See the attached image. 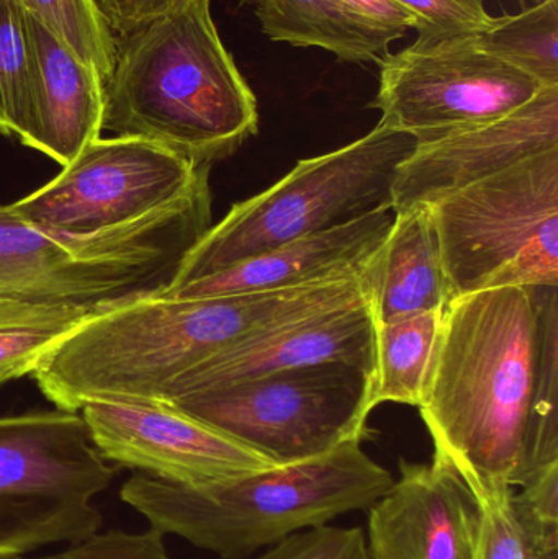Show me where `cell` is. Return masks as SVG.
Listing matches in <instances>:
<instances>
[{
  "label": "cell",
  "mask_w": 558,
  "mask_h": 559,
  "mask_svg": "<svg viewBox=\"0 0 558 559\" xmlns=\"http://www.w3.org/2000/svg\"><path fill=\"white\" fill-rule=\"evenodd\" d=\"M558 286H503L452 299L418 409L432 460L478 501L530 481L531 409Z\"/></svg>",
  "instance_id": "6da1fadb"
},
{
  "label": "cell",
  "mask_w": 558,
  "mask_h": 559,
  "mask_svg": "<svg viewBox=\"0 0 558 559\" xmlns=\"http://www.w3.org/2000/svg\"><path fill=\"white\" fill-rule=\"evenodd\" d=\"M366 298L364 277L199 299L143 296L87 316L39 358L32 374L68 413L92 401L161 403L177 378L218 352Z\"/></svg>",
  "instance_id": "7a4b0ae2"
},
{
  "label": "cell",
  "mask_w": 558,
  "mask_h": 559,
  "mask_svg": "<svg viewBox=\"0 0 558 559\" xmlns=\"http://www.w3.org/2000/svg\"><path fill=\"white\" fill-rule=\"evenodd\" d=\"M212 0L117 35L102 131L173 151L197 167L231 156L259 130L258 98L223 45Z\"/></svg>",
  "instance_id": "3957f363"
},
{
  "label": "cell",
  "mask_w": 558,
  "mask_h": 559,
  "mask_svg": "<svg viewBox=\"0 0 558 559\" xmlns=\"http://www.w3.org/2000/svg\"><path fill=\"white\" fill-rule=\"evenodd\" d=\"M392 475L349 442L290 466L186 488L136 473L120 498L150 527L225 559H245L297 532L323 527L347 512L370 509Z\"/></svg>",
  "instance_id": "277c9868"
},
{
  "label": "cell",
  "mask_w": 558,
  "mask_h": 559,
  "mask_svg": "<svg viewBox=\"0 0 558 559\" xmlns=\"http://www.w3.org/2000/svg\"><path fill=\"white\" fill-rule=\"evenodd\" d=\"M209 225V182L163 212L87 238L49 235L0 206V299L94 314L157 295Z\"/></svg>",
  "instance_id": "5b68a950"
},
{
  "label": "cell",
  "mask_w": 558,
  "mask_h": 559,
  "mask_svg": "<svg viewBox=\"0 0 558 559\" xmlns=\"http://www.w3.org/2000/svg\"><path fill=\"white\" fill-rule=\"evenodd\" d=\"M416 140L379 123L366 136L323 156L304 159L277 183L206 229L180 262L167 288L226 271L295 239L340 228L393 210L396 170Z\"/></svg>",
  "instance_id": "8992f818"
},
{
  "label": "cell",
  "mask_w": 558,
  "mask_h": 559,
  "mask_svg": "<svg viewBox=\"0 0 558 559\" xmlns=\"http://www.w3.org/2000/svg\"><path fill=\"white\" fill-rule=\"evenodd\" d=\"M428 209L451 301L503 286H558V147Z\"/></svg>",
  "instance_id": "52a82bcc"
},
{
  "label": "cell",
  "mask_w": 558,
  "mask_h": 559,
  "mask_svg": "<svg viewBox=\"0 0 558 559\" xmlns=\"http://www.w3.org/2000/svg\"><path fill=\"white\" fill-rule=\"evenodd\" d=\"M114 478L78 413L0 417V559L100 532L95 498Z\"/></svg>",
  "instance_id": "ba28073f"
},
{
  "label": "cell",
  "mask_w": 558,
  "mask_h": 559,
  "mask_svg": "<svg viewBox=\"0 0 558 559\" xmlns=\"http://www.w3.org/2000/svg\"><path fill=\"white\" fill-rule=\"evenodd\" d=\"M373 377L347 364L274 371L174 401L173 406L261 453L275 466L363 442Z\"/></svg>",
  "instance_id": "9c48e42d"
},
{
  "label": "cell",
  "mask_w": 558,
  "mask_h": 559,
  "mask_svg": "<svg viewBox=\"0 0 558 559\" xmlns=\"http://www.w3.org/2000/svg\"><path fill=\"white\" fill-rule=\"evenodd\" d=\"M209 169L150 141L98 138L10 209L49 235L87 238L182 202L209 182Z\"/></svg>",
  "instance_id": "30bf717a"
},
{
  "label": "cell",
  "mask_w": 558,
  "mask_h": 559,
  "mask_svg": "<svg viewBox=\"0 0 558 559\" xmlns=\"http://www.w3.org/2000/svg\"><path fill=\"white\" fill-rule=\"evenodd\" d=\"M543 85L485 52L475 36L419 41L380 62L372 107L380 123L422 141L497 120L533 100Z\"/></svg>",
  "instance_id": "8fae6325"
},
{
  "label": "cell",
  "mask_w": 558,
  "mask_h": 559,
  "mask_svg": "<svg viewBox=\"0 0 558 559\" xmlns=\"http://www.w3.org/2000/svg\"><path fill=\"white\" fill-rule=\"evenodd\" d=\"M81 417L105 462L170 485L203 488L275 468L261 453L169 403L92 401Z\"/></svg>",
  "instance_id": "7c38bea8"
},
{
  "label": "cell",
  "mask_w": 558,
  "mask_h": 559,
  "mask_svg": "<svg viewBox=\"0 0 558 559\" xmlns=\"http://www.w3.org/2000/svg\"><path fill=\"white\" fill-rule=\"evenodd\" d=\"M558 147V87H546L497 120L416 144L396 170L393 212L429 206Z\"/></svg>",
  "instance_id": "4fadbf2b"
},
{
  "label": "cell",
  "mask_w": 558,
  "mask_h": 559,
  "mask_svg": "<svg viewBox=\"0 0 558 559\" xmlns=\"http://www.w3.org/2000/svg\"><path fill=\"white\" fill-rule=\"evenodd\" d=\"M484 509L444 462H400V479L370 508V559H477Z\"/></svg>",
  "instance_id": "5bb4252c"
},
{
  "label": "cell",
  "mask_w": 558,
  "mask_h": 559,
  "mask_svg": "<svg viewBox=\"0 0 558 559\" xmlns=\"http://www.w3.org/2000/svg\"><path fill=\"white\" fill-rule=\"evenodd\" d=\"M376 319L369 298L269 329L218 352L177 378L161 403L251 380L274 371L347 364L373 377Z\"/></svg>",
  "instance_id": "9a60e30c"
},
{
  "label": "cell",
  "mask_w": 558,
  "mask_h": 559,
  "mask_svg": "<svg viewBox=\"0 0 558 559\" xmlns=\"http://www.w3.org/2000/svg\"><path fill=\"white\" fill-rule=\"evenodd\" d=\"M395 222L392 209L340 228L314 233L239 262L218 274L157 293L167 299H199L236 293L278 292L369 274Z\"/></svg>",
  "instance_id": "2e32d148"
},
{
  "label": "cell",
  "mask_w": 558,
  "mask_h": 559,
  "mask_svg": "<svg viewBox=\"0 0 558 559\" xmlns=\"http://www.w3.org/2000/svg\"><path fill=\"white\" fill-rule=\"evenodd\" d=\"M35 117L26 146L68 166L92 141L104 118V81L28 12Z\"/></svg>",
  "instance_id": "e0dca14e"
},
{
  "label": "cell",
  "mask_w": 558,
  "mask_h": 559,
  "mask_svg": "<svg viewBox=\"0 0 558 559\" xmlns=\"http://www.w3.org/2000/svg\"><path fill=\"white\" fill-rule=\"evenodd\" d=\"M451 301L438 236L428 206L395 213V222L370 274L376 322L444 311Z\"/></svg>",
  "instance_id": "ac0fdd59"
},
{
  "label": "cell",
  "mask_w": 558,
  "mask_h": 559,
  "mask_svg": "<svg viewBox=\"0 0 558 559\" xmlns=\"http://www.w3.org/2000/svg\"><path fill=\"white\" fill-rule=\"evenodd\" d=\"M271 41L320 48L354 64L380 62L392 43L356 22L337 0H241Z\"/></svg>",
  "instance_id": "d6986e66"
},
{
  "label": "cell",
  "mask_w": 558,
  "mask_h": 559,
  "mask_svg": "<svg viewBox=\"0 0 558 559\" xmlns=\"http://www.w3.org/2000/svg\"><path fill=\"white\" fill-rule=\"evenodd\" d=\"M442 311L376 322L373 407L383 403L419 406Z\"/></svg>",
  "instance_id": "ffe728a7"
},
{
  "label": "cell",
  "mask_w": 558,
  "mask_h": 559,
  "mask_svg": "<svg viewBox=\"0 0 558 559\" xmlns=\"http://www.w3.org/2000/svg\"><path fill=\"white\" fill-rule=\"evenodd\" d=\"M475 41L543 87H558V0L526 7L518 15L494 16Z\"/></svg>",
  "instance_id": "44dd1931"
},
{
  "label": "cell",
  "mask_w": 558,
  "mask_h": 559,
  "mask_svg": "<svg viewBox=\"0 0 558 559\" xmlns=\"http://www.w3.org/2000/svg\"><path fill=\"white\" fill-rule=\"evenodd\" d=\"M92 312L0 299V384L33 373L39 358Z\"/></svg>",
  "instance_id": "7402d4cb"
},
{
  "label": "cell",
  "mask_w": 558,
  "mask_h": 559,
  "mask_svg": "<svg viewBox=\"0 0 558 559\" xmlns=\"http://www.w3.org/2000/svg\"><path fill=\"white\" fill-rule=\"evenodd\" d=\"M33 48L23 0H0V133L28 144L35 117Z\"/></svg>",
  "instance_id": "603a6c76"
},
{
  "label": "cell",
  "mask_w": 558,
  "mask_h": 559,
  "mask_svg": "<svg viewBox=\"0 0 558 559\" xmlns=\"http://www.w3.org/2000/svg\"><path fill=\"white\" fill-rule=\"evenodd\" d=\"M26 10L59 41L107 81L117 56V35L95 0H23Z\"/></svg>",
  "instance_id": "cb8c5ba5"
},
{
  "label": "cell",
  "mask_w": 558,
  "mask_h": 559,
  "mask_svg": "<svg viewBox=\"0 0 558 559\" xmlns=\"http://www.w3.org/2000/svg\"><path fill=\"white\" fill-rule=\"evenodd\" d=\"M514 491L480 502L484 509L477 559H558V531L541 527L521 514Z\"/></svg>",
  "instance_id": "d4e9b609"
},
{
  "label": "cell",
  "mask_w": 558,
  "mask_h": 559,
  "mask_svg": "<svg viewBox=\"0 0 558 559\" xmlns=\"http://www.w3.org/2000/svg\"><path fill=\"white\" fill-rule=\"evenodd\" d=\"M415 19L419 41L464 38L484 32L494 16L484 0H399Z\"/></svg>",
  "instance_id": "484cf974"
},
{
  "label": "cell",
  "mask_w": 558,
  "mask_h": 559,
  "mask_svg": "<svg viewBox=\"0 0 558 559\" xmlns=\"http://www.w3.org/2000/svg\"><path fill=\"white\" fill-rule=\"evenodd\" d=\"M5 559H170L166 542L154 528L141 532H97L85 540L69 544L62 550L43 557H13Z\"/></svg>",
  "instance_id": "4316f807"
},
{
  "label": "cell",
  "mask_w": 558,
  "mask_h": 559,
  "mask_svg": "<svg viewBox=\"0 0 558 559\" xmlns=\"http://www.w3.org/2000/svg\"><path fill=\"white\" fill-rule=\"evenodd\" d=\"M256 559H370L363 528L323 527L297 532Z\"/></svg>",
  "instance_id": "83f0119b"
},
{
  "label": "cell",
  "mask_w": 558,
  "mask_h": 559,
  "mask_svg": "<svg viewBox=\"0 0 558 559\" xmlns=\"http://www.w3.org/2000/svg\"><path fill=\"white\" fill-rule=\"evenodd\" d=\"M359 25L390 43L415 26L412 13L399 0H337Z\"/></svg>",
  "instance_id": "f1b7e54d"
},
{
  "label": "cell",
  "mask_w": 558,
  "mask_h": 559,
  "mask_svg": "<svg viewBox=\"0 0 558 559\" xmlns=\"http://www.w3.org/2000/svg\"><path fill=\"white\" fill-rule=\"evenodd\" d=\"M115 35L140 28L153 20L177 12L193 0H95Z\"/></svg>",
  "instance_id": "f546056e"
},
{
  "label": "cell",
  "mask_w": 558,
  "mask_h": 559,
  "mask_svg": "<svg viewBox=\"0 0 558 559\" xmlns=\"http://www.w3.org/2000/svg\"><path fill=\"white\" fill-rule=\"evenodd\" d=\"M518 2L521 3L523 9H526V7L536 5V3L546 2V0H518Z\"/></svg>",
  "instance_id": "4dcf8cb0"
}]
</instances>
